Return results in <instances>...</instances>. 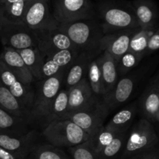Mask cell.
<instances>
[{
  "label": "cell",
  "instance_id": "obj_1",
  "mask_svg": "<svg viewBox=\"0 0 159 159\" xmlns=\"http://www.w3.org/2000/svg\"><path fill=\"white\" fill-rule=\"evenodd\" d=\"M58 27L68 37L79 51L99 55L101 40L104 36L99 21L95 17L58 24Z\"/></svg>",
  "mask_w": 159,
  "mask_h": 159
},
{
  "label": "cell",
  "instance_id": "obj_2",
  "mask_svg": "<svg viewBox=\"0 0 159 159\" xmlns=\"http://www.w3.org/2000/svg\"><path fill=\"white\" fill-rule=\"evenodd\" d=\"M99 17L104 35L141 28L130 3L102 2L99 6Z\"/></svg>",
  "mask_w": 159,
  "mask_h": 159
},
{
  "label": "cell",
  "instance_id": "obj_3",
  "mask_svg": "<svg viewBox=\"0 0 159 159\" xmlns=\"http://www.w3.org/2000/svg\"><path fill=\"white\" fill-rule=\"evenodd\" d=\"M159 138L153 125L145 118L134 124L128 130L125 144L119 159L151 152L159 148Z\"/></svg>",
  "mask_w": 159,
  "mask_h": 159
},
{
  "label": "cell",
  "instance_id": "obj_4",
  "mask_svg": "<svg viewBox=\"0 0 159 159\" xmlns=\"http://www.w3.org/2000/svg\"><path fill=\"white\" fill-rule=\"evenodd\" d=\"M41 134L48 144L60 148L74 147L89 138V134L69 120L50 123L45 126Z\"/></svg>",
  "mask_w": 159,
  "mask_h": 159
},
{
  "label": "cell",
  "instance_id": "obj_5",
  "mask_svg": "<svg viewBox=\"0 0 159 159\" xmlns=\"http://www.w3.org/2000/svg\"><path fill=\"white\" fill-rule=\"evenodd\" d=\"M65 72L38 81L34 91V99L30 110V119L33 121L44 123L51 106L63 87Z\"/></svg>",
  "mask_w": 159,
  "mask_h": 159
},
{
  "label": "cell",
  "instance_id": "obj_6",
  "mask_svg": "<svg viewBox=\"0 0 159 159\" xmlns=\"http://www.w3.org/2000/svg\"><path fill=\"white\" fill-rule=\"evenodd\" d=\"M110 113L104 102L95 100L82 110L68 113L64 120L72 121L90 135L104 125Z\"/></svg>",
  "mask_w": 159,
  "mask_h": 159
},
{
  "label": "cell",
  "instance_id": "obj_7",
  "mask_svg": "<svg viewBox=\"0 0 159 159\" xmlns=\"http://www.w3.org/2000/svg\"><path fill=\"white\" fill-rule=\"evenodd\" d=\"M52 13L59 24L95 17L89 0H54Z\"/></svg>",
  "mask_w": 159,
  "mask_h": 159
},
{
  "label": "cell",
  "instance_id": "obj_8",
  "mask_svg": "<svg viewBox=\"0 0 159 159\" xmlns=\"http://www.w3.org/2000/svg\"><path fill=\"white\" fill-rule=\"evenodd\" d=\"M37 35V48L44 59L62 50L77 49L68 36L56 27L46 28L35 30Z\"/></svg>",
  "mask_w": 159,
  "mask_h": 159
},
{
  "label": "cell",
  "instance_id": "obj_9",
  "mask_svg": "<svg viewBox=\"0 0 159 159\" xmlns=\"http://www.w3.org/2000/svg\"><path fill=\"white\" fill-rule=\"evenodd\" d=\"M0 40L4 47L16 51L37 47V40L36 32L26 25H6L0 28Z\"/></svg>",
  "mask_w": 159,
  "mask_h": 159
},
{
  "label": "cell",
  "instance_id": "obj_10",
  "mask_svg": "<svg viewBox=\"0 0 159 159\" xmlns=\"http://www.w3.org/2000/svg\"><path fill=\"white\" fill-rule=\"evenodd\" d=\"M22 22L34 30L56 27L59 24L51 12L49 0H31Z\"/></svg>",
  "mask_w": 159,
  "mask_h": 159
},
{
  "label": "cell",
  "instance_id": "obj_11",
  "mask_svg": "<svg viewBox=\"0 0 159 159\" xmlns=\"http://www.w3.org/2000/svg\"><path fill=\"white\" fill-rule=\"evenodd\" d=\"M0 82L30 113L34 99V90L32 87L25 85L1 60Z\"/></svg>",
  "mask_w": 159,
  "mask_h": 159
},
{
  "label": "cell",
  "instance_id": "obj_12",
  "mask_svg": "<svg viewBox=\"0 0 159 159\" xmlns=\"http://www.w3.org/2000/svg\"><path fill=\"white\" fill-rule=\"evenodd\" d=\"M138 108L144 118L152 122L159 119V72L150 80L139 99Z\"/></svg>",
  "mask_w": 159,
  "mask_h": 159
},
{
  "label": "cell",
  "instance_id": "obj_13",
  "mask_svg": "<svg viewBox=\"0 0 159 159\" xmlns=\"http://www.w3.org/2000/svg\"><path fill=\"white\" fill-rule=\"evenodd\" d=\"M37 133L30 130L22 137H12L0 133V147L8 151L17 159H26L37 144Z\"/></svg>",
  "mask_w": 159,
  "mask_h": 159
},
{
  "label": "cell",
  "instance_id": "obj_14",
  "mask_svg": "<svg viewBox=\"0 0 159 159\" xmlns=\"http://www.w3.org/2000/svg\"><path fill=\"white\" fill-rule=\"evenodd\" d=\"M79 53V51L78 49L62 50L46 57L40 73V80L52 77L61 72H66L68 67Z\"/></svg>",
  "mask_w": 159,
  "mask_h": 159
},
{
  "label": "cell",
  "instance_id": "obj_15",
  "mask_svg": "<svg viewBox=\"0 0 159 159\" xmlns=\"http://www.w3.org/2000/svg\"><path fill=\"white\" fill-rule=\"evenodd\" d=\"M138 76L135 75L127 74L118 80L113 91L104 101V104L110 112L125 103L130 99L136 88Z\"/></svg>",
  "mask_w": 159,
  "mask_h": 159
},
{
  "label": "cell",
  "instance_id": "obj_16",
  "mask_svg": "<svg viewBox=\"0 0 159 159\" xmlns=\"http://www.w3.org/2000/svg\"><path fill=\"white\" fill-rule=\"evenodd\" d=\"M139 29L105 34L101 40V50L109 53L117 61L129 51L130 40Z\"/></svg>",
  "mask_w": 159,
  "mask_h": 159
},
{
  "label": "cell",
  "instance_id": "obj_17",
  "mask_svg": "<svg viewBox=\"0 0 159 159\" xmlns=\"http://www.w3.org/2000/svg\"><path fill=\"white\" fill-rule=\"evenodd\" d=\"M98 56L99 55L93 53L79 51L78 55L65 72L63 82V86L65 89H68L86 78L89 65L91 61Z\"/></svg>",
  "mask_w": 159,
  "mask_h": 159
},
{
  "label": "cell",
  "instance_id": "obj_18",
  "mask_svg": "<svg viewBox=\"0 0 159 159\" xmlns=\"http://www.w3.org/2000/svg\"><path fill=\"white\" fill-rule=\"evenodd\" d=\"M0 60L25 84L32 87L35 79L30 70L25 65L20 53L12 48L4 47L3 51L0 54Z\"/></svg>",
  "mask_w": 159,
  "mask_h": 159
},
{
  "label": "cell",
  "instance_id": "obj_19",
  "mask_svg": "<svg viewBox=\"0 0 159 159\" xmlns=\"http://www.w3.org/2000/svg\"><path fill=\"white\" fill-rule=\"evenodd\" d=\"M130 4L141 29L154 30L158 27V9L152 0H134Z\"/></svg>",
  "mask_w": 159,
  "mask_h": 159
},
{
  "label": "cell",
  "instance_id": "obj_20",
  "mask_svg": "<svg viewBox=\"0 0 159 159\" xmlns=\"http://www.w3.org/2000/svg\"><path fill=\"white\" fill-rule=\"evenodd\" d=\"M31 0H0V28L22 23L23 15Z\"/></svg>",
  "mask_w": 159,
  "mask_h": 159
},
{
  "label": "cell",
  "instance_id": "obj_21",
  "mask_svg": "<svg viewBox=\"0 0 159 159\" xmlns=\"http://www.w3.org/2000/svg\"><path fill=\"white\" fill-rule=\"evenodd\" d=\"M68 113L82 110L93 103L96 99L93 97L87 77L68 89Z\"/></svg>",
  "mask_w": 159,
  "mask_h": 159
},
{
  "label": "cell",
  "instance_id": "obj_22",
  "mask_svg": "<svg viewBox=\"0 0 159 159\" xmlns=\"http://www.w3.org/2000/svg\"><path fill=\"white\" fill-rule=\"evenodd\" d=\"M98 58H99L104 89L107 97L108 95L113 91L118 82L119 75L117 71L116 61L107 51L101 53L98 56Z\"/></svg>",
  "mask_w": 159,
  "mask_h": 159
},
{
  "label": "cell",
  "instance_id": "obj_23",
  "mask_svg": "<svg viewBox=\"0 0 159 159\" xmlns=\"http://www.w3.org/2000/svg\"><path fill=\"white\" fill-rule=\"evenodd\" d=\"M30 123L0 108V133L12 137H22L30 131Z\"/></svg>",
  "mask_w": 159,
  "mask_h": 159
},
{
  "label": "cell",
  "instance_id": "obj_24",
  "mask_svg": "<svg viewBox=\"0 0 159 159\" xmlns=\"http://www.w3.org/2000/svg\"><path fill=\"white\" fill-rule=\"evenodd\" d=\"M138 105L131 104L116 113L105 125L107 128L117 134L128 131L138 113Z\"/></svg>",
  "mask_w": 159,
  "mask_h": 159
},
{
  "label": "cell",
  "instance_id": "obj_25",
  "mask_svg": "<svg viewBox=\"0 0 159 159\" xmlns=\"http://www.w3.org/2000/svg\"><path fill=\"white\" fill-rule=\"evenodd\" d=\"M0 108L17 117L31 123L30 113L0 82Z\"/></svg>",
  "mask_w": 159,
  "mask_h": 159
},
{
  "label": "cell",
  "instance_id": "obj_26",
  "mask_svg": "<svg viewBox=\"0 0 159 159\" xmlns=\"http://www.w3.org/2000/svg\"><path fill=\"white\" fill-rule=\"evenodd\" d=\"M87 79H88L94 99L99 102H104L107 96H106L105 89H104L98 57L91 61L89 65Z\"/></svg>",
  "mask_w": 159,
  "mask_h": 159
},
{
  "label": "cell",
  "instance_id": "obj_27",
  "mask_svg": "<svg viewBox=\"0 0 159 159\" xmlns=\"http://www.w3.org/2000/svg\"><path fill=\"white\" fill-rule=\"evenodd\" d=\"M68 89L62 88L51 104L48 116L45 119L44 124L48 125V124L54 121L62 120L68 114Z\"/></svg>",
  "mask_w": 159,
  "mask_h": 159
},
{
  "label": "cell",
  "instance_id": "obj_28",
  "mask_svg": "<svg viewBox=\"0 0 159 159\" xmlns=\"http://www.w3.org/2000/svg\"><path fill=\"white\" fill-rule=\"evenodd\" d=\"M23 58L25 65L33 75L36 81L40 80V73L44 57L37 47L17 51Z\"/></svg>",
  "mask_w": 159,
  "mask_h": 159
},
{
  "label": "cell",
  "instance_id": "obj_29",
  "mask_svg": "<svg viewBox=\"0 0 159 159\" xmlns=\"http://www.w3.org/2000/svg\"><path fill=\"white\" fill-rule=\"evenodd\" d=\"M118 134H119L107 128L105 125H103L90 134L87 141L96 155H98L101 151L109 145Z\"/></svg>",
  "mask_w": 159,
  "mask_h": 159
},
{
  "label": "cell",
  "instance_id": "obj_30",
  "mask_svg": "<svg viewBox=\"0 0 159 159\" xmlns=\"http://www.w3.org/2000/svg\"><path fill=\"white\" fill-rule=\"evenodd\" d=\"M27 159H71L62 149L50 144H37Z\"/></svg>",
  "mask_w": 159,
  "mask_h": 159
},
{
  "label": "cell",
  "instance_id": "obj_31",
  "mask_svg": "<svg viewBox=\"0 0 159 159\" xmlns=\"http://www.w3.org/2000/svg\"><path fill=\"white\" fill-rule=\"evenodd\" d=\"M128 131L119 134L109 145L102 149L96 159H119L125 144Z\"/></svg>",
  "mask_w": 159,
  "mask_h": 159
},
{
  "label": "cell",
  "instance_id": "obj_32",
  "mask_svg": "<svg viewBox=\"0 0 159 159\" xmlns=\"http://www.w3.org/2000/svg\"><path fill=\"white\" fill-rule=\"evenodd\" d=\"M157 29V28H156ZM148 30L141 29L140 28L132 37L130 40L129 51L136 53V54H141L144 57L145 51L147 49L148 43L150 37L155 32V30Z\"/></svg>",
  "mask_w": 159,
  "mask_h": 159
},
{
  "label": "cell",
  "instance_id": "obj_33",
  "mask_svg": "<svg viewBox=\"0 0 159 159\" xmlns=\"http://www.w3.org/2000/svg\"><path fill=\"white\" fill-rule=\"evenodd\" d=\"M144 56L136 53L127 51L116 61L118 75L120 76L127 75L132 69L136 68L141 61Z\"/></svg>",
  "mask_w": 159,
  "mask_h": 159
},
{
  "label": "cell",
  "instance_id": "obj_34",
  "mask_svg": "<svg viewBox=\"0 0 159 159\" xmlns=\"http://www.w3.org/2000/svg\"><path fill=\"white\" fill-rule=\"evenodd\" d=\"M71 159H96L97 155L90 146L88 141L68 148Z\"/></svg>",
  "mask_w": 159,
  "mask_h": 159
},
{
  "label": "cell",
  "instance_id": "obj_35",
  "mask_svg": "<svg viewBox=\"0 0 159 159\" xmlns=\"http://www.w3.org/2000/svg\"><path fill=\"white\" fill-rule=\"evenodd\" d=\"M159 50V26L157 27L155 32L150 37L148 43L147 49L145 51V56L155 52Z\"/></svg>",
  "mask_w": 159,
  "mask_h": 159
},
{
  "label": "cell",
  "instance_id": "obj_36",
  "mask_svg": "<svg viewBox=\"0 0 159 159\" xmlns=\"http://www.w3.org/2000/svg\"><path fill=\"white\" fill-rule=\"evenodd\" d=\"M159 158V148L151 152L140 153L138 155H132L126 159H157Z\"/></svg>",
  "mask_w": 159,
  "mask_h": 159
},
{
  "label": "cell",
  "instance_id": "obj_37",
  "mask_svg": "<svg viewBox=\"0 0 159 159\" xmlns=\"http://www.w3.org/2000/svg\"><path fill=\"white\" fill-rule=\"evenodd\" d=\"M0 159H17L12 154L0 147Z\"/></svg>",
  "mask_w": 159,
  "mask_h": 159
},
{
  "label": "cell",
  "instance_id": "obj_38",
  "mask_svg": "<svg viewBox=\"0 0 159 159\" xmlns=\"http://www.w3.org/2000/svg\"><path fill=\"white\" fill-rule=\"evenodd\" d=\"M158 122H159V119H158Z\"/></svg>",
  "mask_w": 159,
  "mask_h": 159
},
{
  "label": "cell",
  "instance_id": "obj_39",
  "mask_svg": "<svg viewBox=\"0 0 159 159\" xmlns=\"http://www.w3.org/2000/svg\"><path fill=\"white\" fill-rule=\"evenodd\" d=\"M158 159H159V158H158Z\"/></svg>",
  "mask_w": 159,
  "mask_h": 159
},
{
  "label": "cell",
  "instance_id": "obj_40",
  "mask_svg": "<svg viewBox=\"0 0 159 159\" xmlns=\"http://www.w3.org/2000/svg\"><path fill=\"white\" fill-rule=\"evenodd\" d=\"M157 159H158V158H157Z\"/></svg>",
  "mask_w": 159,
  "mask_h": 159
}]
</instances>
